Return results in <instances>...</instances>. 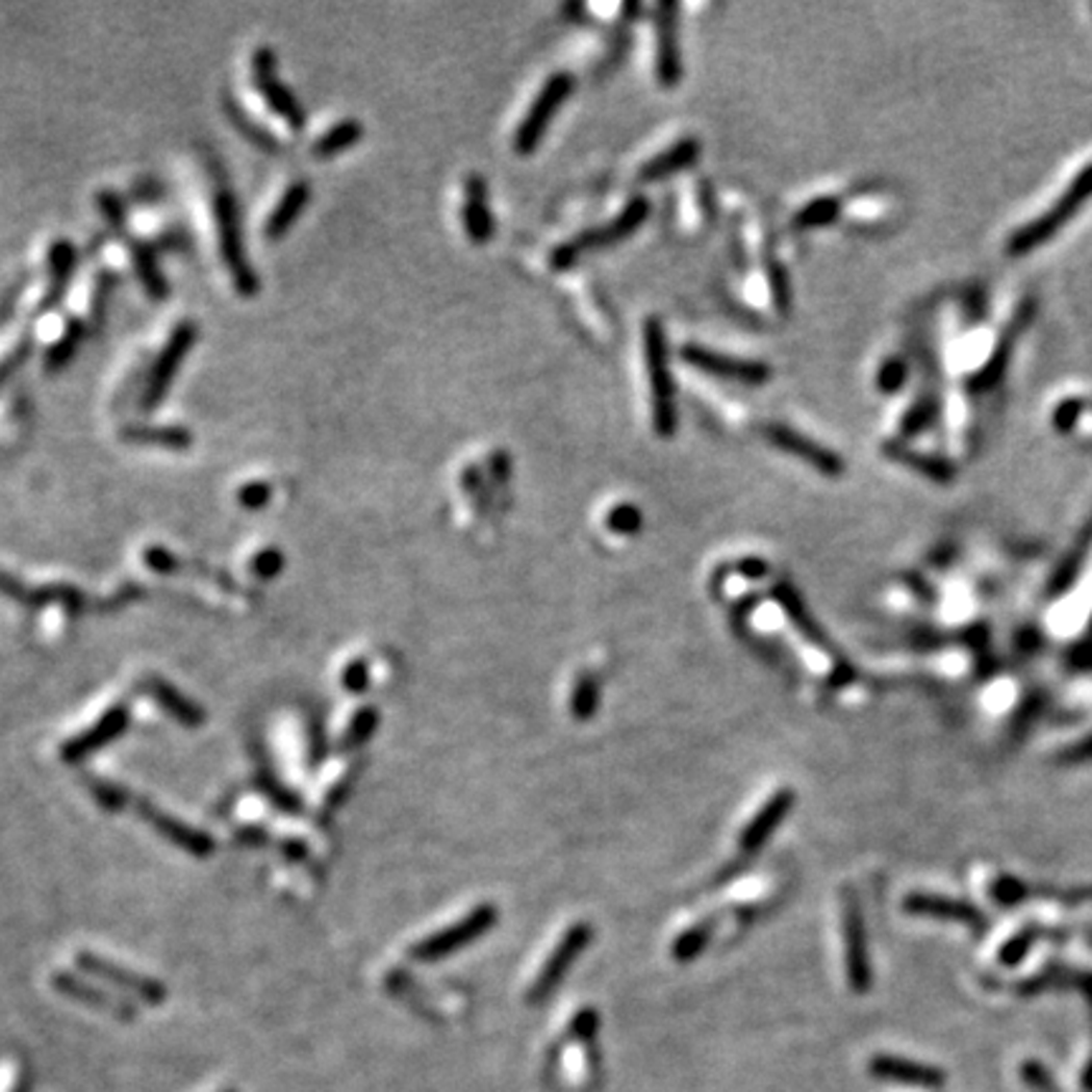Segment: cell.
I'll use <instances>...</instances> for the list:
<instances>
[{"mask_svg":"<svg viewBox=\"0 0 1092 1092\" xmlns=\"http://www.w3.org/2000/svg\"><path fill=\"white\" fill-rule=\"evenodd\" d=\"M642 345H645V367L647 380H651L653 430L658 438L668 440L678 430V410L676 385H672L670 372V350L660 319H645V324H642Z\"/></svg>","mask_w":1092,"mask_h":1092,"instance_id":"cell-1","label":"cell"},{"mask_svg":"<svg viewBox=\"0 0 1092 1092\" xmlns=\"http://www.w3.org/2000/svg\"><path fill=\"white\" fill-rule=\"evenodd\" d=\"M647 212H651V200L642 198V195H637V198L630 200V203L625 205V208L619 210L610 223H605V226H600V228L584 230V233L577 235V238L566 240V244L554 248L552 269L566 271V269H572V265L580 263L582 256L605 251V248L630 238V235H633L635 230L645 223Z\"/></svg>","mask_w":1092,"mask_h":1092,"instance_id":"cell-2","label":"cell"},{"mask_svg":"<svg viewBox=\"0 0 1092 1092\" xmlns=\"http://www.w3.org/2000/svg\"><path fill=\"white\" fill-rule=\"evenodd\" d=\"M1090 198H1092V162L1085 170H1080V175L1070 182V185H1067V191L1060 195L1058 203H1055L1052 208L1044 210L1040 218H1035L1032 223H1026L1024 228H1019L1017 233L1009 238L1007 251L1012 253V256H1024V253L1040 248L1044 240L1052 238V235L1058 233V230L1065 226V223L1070 221L1075 212H1080V208H1083Z\"/></svg>","mask_w":1092,"mask_h":1092,"instance_id":"cell-3","label":"cell"},{"mask_svg":"<svg viewBox=\"0 0 1092 1092\" xmlns=\"http://www.w3.org/2000/svg\"><path fill=\"white\" fill-rule=\"evenodd\" d=\"M572 92H575V76H572L569 71H557V74L549 76L547 84L541 86V92L536 94L529 111L524 115L522 124L516 127V134H513V150H516V155L527 157L531 152H536V147L541 145L549 127H552L554 117L559 115V109H562L566 99L572 97Z\"/></svg>","mask_w":1092,"mask_h":1092,"instance_id":"cell-4","label":"cell"},{"mask_svg":"<svg viewBox=\"0 0 1092 1092\" xmlns=\"http://www.w3.org/2000/svg\"><path fill=\"white\" fill-rule=\"evenodd\" d=\"M215 221L218 233H221V251L223 258H226L230 279H233L238 294L253 297V294L258 291V276L246 258L238 205H235V198L228 185H218L215 191Z\"/></svg>","mask_w":1092,"mask_h":1092,"instance_id":"cell-5","label":"cell"},{"mask_svg":"<svg viewBox=\"0 0 1092 1092\" xmlns=\"http://www.w3.org/2000/svg\"><path fill=\"white\" fill-rule=\"evenodd\" d=\"M496 920H499V911H496V906H491V903H486V906H478L474 913H468L465 918H460L458 923L448 925V929H442L435 936L425 938V941L417 943V946L412 948V956H415L417 961L446 959V956L456 954L458 948L468 946V943H474L481 936H486L488 931L496 925Z\"/></svg>","mask_w":1092,"mask_h":1092,"instance_id":"cell-6","label":"cell"},{"mask_svg":"<svg viewBox=\"0 0 1092 1092\" xmlns=\"http://www.w3.org/2000/svg\"><path fill=\"white\" fill-rule=\"evenodd\" d=\"M195 339H198V327H195V322L177 324L175 332L170 334L168 345H164L162 354H159L157 362L152 364L150 377H147L145 392H142V398H139L142 412H152L159 403H162V398L170 389V382H173L177 370H180L185 354L193 350Z\"/></svg>","mask_w":1092,"mask_h":1092,"instance_id":"cell-7","label":"cell"},{"mask_svg":"<svg viewBox=\"0 0 1092 1092\" xmlns=\"http://www.w3.org/2000/svg\"><path fill=\"white\" fill-rule=\"evenodd\" d=\"M683 362L690 364L693 370L704 372V375L718 377V380H731L741 382V385L759 387L766 380H771V367L769 364L759 362V359H743L734 357V354H723L716 350H708L701 345H686L681 350Z\"/></svg>","mask_w":1092,"mask_h":1092,"instance_id":"cell-8","label":"cell"},{"mask_svg":"<svg viewBox=\"0 0 1092 1092\" xmlns=\"http://www.w3.org/2000/svg\"><path fill=\"white\" fill-rule=\"evenodd\" d=\"M764 435L771 446L779 448L782 453H789V456L805 460V463L812 465L817 474H822L828 478H837L845 474V460H842L840 453L830 451V448H824L822 442L810 438V435L799 433V430L789 428V425L769 423L764 428Z\"/></svg>","mask_w":1092,"mask_h":1092,"instance_id":"cell-9","label":"cell"},{"mask_svg":"<svg viewBox=\"0 0 1092 1092\" xmlns=\"http://www.w3.org/2000/svg\"><path fill=\"white\" fill-rule=\"evenodd\" d=\"M842 936H845V966L847 982L858 994H865L872 984L870 956H867L865 920L860 903L853 890H845V906H842Z\"/></svg>","mask_w":1092,"mask_h":1092,"instance_id":"cell-10","label":"cell"},{"mask_svg":"<svg viewBox=\"0 0 1092 1092\" xmlns=\"http://www.w3.org/2000/svg\"><path fill=\"white\" fill-rule=\"evenodd\" d=\"M592 936H594V931L589 923H575L569 931H566V934L562 936V941H559L557 948H554V954L547 959V964L541 966L539 976L534 979V984H531L529 1001H541L544 996L552 994V989L566 976V971L572 969V964H575L584 948L592 943Z\"/></svg>","mask_w":1092,"mask_h":1092,"instance_id":"cell-11","label":"cell"},{"mask_svg":"<svg viewBox=\"0 0 1092 1092\" xmlns=\"http://www.w3.org/2000/svg\"><path fill=\"white\" fill-rule=\"evenodd\" d=\"M655 76L663 88H676L683 79L678 3H658L655 8Z\"/></svg>","mask_w":1092,"mask_h":1092,"instance_id":"cell-12","label":"cell"},{"mask_svg":"<svg viewBox=\"0 0 1092 1092\" xmlns=\"http://www.w3.org/2000/svg\"><path fill=\"white\" fill-rule=\"evenodd\" d=\"M253 79H256L258 92L263 94L271 109H274L294 132H301L306 124V111L301 109L297 97L276 79V56L274 51L265 49V46L253 53Z\"/></svg>","mask_w":1092,"mask_h":1092,"instance_id":"cell-13","label":"cell"},{"mask_svg":"<svg viewBox=\"0 0 1092 1092\" xmlns=\"http://www.w3.org/2000/svg\"><path fill=\"white\" fill-rule=\"evenodd\" d=\"M792 807H794L792 789H779L774 796H769V799L761 805V810L754 814L752 822H748L741 832L739 847L743 849V853H757V849L764 845L771 835H774L779 824L784 822V817L792 812Z\"/></svg>","mask_w":1092,"mask_h":1092,"instance_id":"cell-14","label":"cell"},{"mask_svg":"<svg viewBox=\"0 0 1092 1092\" xmlns=\"http://www.w3.org/2000/svg\"><path fill=\"white\" fill-rule=\"evenodd\" d=\"M463 226L476 246L488 244L493 238V212L491 205H488V182L476 173L465 177Z\"/></svg>","mask_w":1092,"mask_h":1092,"instance_id":"cell-15","label":"cell"},{"mask_svg":"<svg viewBox=\"0 0 1092 1092\" xmlns=\"http://www.w3.org/2000/svg\"><path fill=\"white\" fill-rule=\"evenodd\" d=\"M870 1072L875 1077L895 1080V1083L918 1085V1088H941L943 1072L938 1067L923 1065V1062H911L903 1058H890V1055H878L870 1060Z\"/></svg>","mask_w":1092,"mask_h":1092,"instance_id":"cell-16","label":"cell"},{"mask_svg":"<svg viewBox=\"0 0 1092 1092\" xmlns=\"http://www.w3.org/2000/svg\"><path fill=\"white\" fill-rule=\"evenodd\" d=\"M79 966H84L86 971L97 973V976H104L106 982L117 984V987L132 991V994L142 996L145 1001H152V1005H157V1001L164 999V989L159 987L157 982H152V979H145V976H137V973L127 971V969H120L117 964H109L106 959H99V956H92V954H81L79 956Z\"/></svg>","mask_w":1092,"mask_h":1092,"instance_id":"cell-17","label":"cell"},{"mask_svg":"<svg viewBox=\"0 0 1092 1092\" xmlns=\"http://www.w3.org/2000/svg\"><path fill=\"white\" fill-rule=\"evenodd\" d=\"M699 157H701V142L695 137H683V139H678L672 147H668V150L660 152V155L647 159V162L640 168V175L637 177H640V182H660V180H665V177L678 175L681 170L693 168V164L699 162Z\"/></svg>","mask_w":1092,"mask_h":1092,"instance_id":"cell-18","label":"cell"},{"mask_svg":"<svg viewBox=\"0 0 1092 1092\" xmlns=\"http://www.w3.org/2000/svg\"><path fill=\"white\" fill-rule=\"evenodd\" d=\"M124 726H127V711H124V706H115L109 713H106L102 721L92 726V731L79 734L76 739L64 743V759H69V761L84 759L86 754L97 752V748H102L106 741H111L115 736H120L124 731Z\"/></svg>","mask_w":1092,"mask_h":1092,"instance_id":"cell-19","label":"cell"},{"mask_svg":"<svg viewBox=\"0 0 1092 1092\" xmlns=\"http://www.w3.org/2000/svg\"><path fill=\"white\" fill-rule=\"evenodd\" d=\"M74 265H76L74 246H71L69 240H56V244L51 246V253H49L51 283H49V288H46L44 299H41L39 306H35V314H49L53 306H58V301H61L64 294H67L69 279H71V274H74Z\"/></svg>","mask_w":1092,"mask_h":1092,"instance_id":"cell-20","label":"cell"},{"mask_svg":"<svg viewBox=\"0 0 1092 1092\" xmlns=\"http://www.w3.org/2000/svg\"><path fill=\"white\" fill-rule=\"evenodd\" d=\"M309 198H311L309 180L294 182V185L286 191V195L281 198V203L276 205V210L269 215V223H265V238L279 240L281 235L294 226V221H297L301 212H304Z\"/></svg>","mask_w":1092,"mask_h":1092,"instance_id":"cell-21","label":"cell"},{"mask_svg":"<svg viewBox=\"0 0 1092 1092\" xmlns=\"http://www.w3.org/2000/svg\"><path fill=\"white\" fill-rule=\"evenodd\" d=\"M903 908H906V913H913V916L951 918V920H966V923H971V920L976 923L979 920L976 908L966 906V903H961V900L943 898V895L916 893V895H911V898H906Z\"/></svg>","mask_w":1092,"mask_h":1092,"instance_id":"cell-22","label":"cell"},{"mask_svg":"<svg viewBox=\"0 0 1092 1092\" xmlns=\"http://www.w3.org/2000/svg\"><path fill=\"white\" fill-rule=\"evenodd\" d=\"M139 814H145L147 822L155 824L162 835H168L170 840L177 842V845L187 847L195 855H208L212 849V842L208 840V837L200 835V832H195L191 828H185V824H180L173 817H164L162 812H157L155 807H150L147 802H139Z\"/></svg>","mask_w":1092,"mask_h":1092,"instance_id":"cell-23","label":"cell"},{"mask_svg":"<svg viewBox=\"0 0 1092 1092\" xmlns=\"http://www.w3.org/2000/svg\"><path fill=\"white\" fill-rule=\"evenodd\" d=\"M122 438L134 442V446H155V448H173V451H187L193 446V433L180 425H168V428H150V425H132L122 430Z\"/></svg>","mask_w":1092,"mask_h":1092,"instance_id":"cell-24","label":"cell"},{"mask_svg":"<svg viewBox=\"0 0 1092 1092\" xmlns=\"http://www.w3.org/2000/svg\"><path fill=\"white\" fill-rule=\"evenodd\" d=\"M774 600L779 602V607L784 610V615H787L792 623L796 625V630H799L802 635L810 637V640L814 642V645H828V640H824L822 630L817 628V623H814L810 610L805 607V602H802L799 594H796V589L792 587V584L787 582H779L774 587Z\"/></svg>","mask_w":1092,"mask_h":1092,"instance_id":"cell-25","label":"cell"},{"mask_svg":"<svg viewBox=\"0 0 1092 1092\" xmlns=\"http://www.w3.org/2000/svg\"><path fill=\"white\" fill-rule=\"evenodd\" d=\"M53 984H56L64 994L71 996V999H79V1001H84V1005H92V1007H102L106 1009V1012L117 1014V1017H122V1019L132 1017V1007L124 1005V1001L111 999L109 994H102V991L92 989L88 984L79 982V979L69 976V973H58V976L53 979Z\"/></svg>","mask_w":1092,"mask_h":1092,"instance_id":"cell-26","label":"cell"},{"mask_svg":"<svg viewBox=\"0 0 1092 1092\" xmlns=\"http://www.w3.org/2000/svg\"><path fill=\"white\" fill-rule=\"evenodd\" d=\"M362 134H364V127L357 120H345V122L334 124L327 134H322V137L314 142V147H311V155L314 157L339 155V152L350 150V147L357 145V142L362 139Z\"/></svg>","mask_w":1092,"mask_h":1092,"instance_id":"cell-27","label":"cell"},{"mask_svg":"<svg viewBox=\"0 0 1092 1092\" xmlns=\"http://www.w3.org/2000/svg\"><path fill=\"white\" fill-rule=\"evenodd\" d=\"M147 690H150V693L155 695L159 704H162L164 711L173 713L177 721H182V723H187V726H198L205 718V713L200 711V708L195 706V704H191V701H187L185 695L177 693V690L170 686V683L152 678L150 688H147Z\"/></svg>","mask_w":1092,"mask_h":1092,"instance_id":"cell-28","label":"cell"},{"mask_svg":"<svg viewBox=\"0 0 1092 1092\" xmlns=\"http://www.w3.org/2000/svg\"><path fill=\"white\" fill-rule=\"evenodd\" d=\"M132 258H134V265H137V274L142 283H145L147 294H150L152 299H164L168 297V281H164L162 271H159V265L155 261V253H152L150 246L139 244V240H132Z\"/></svg>","mask_w":1092,"mask_h":1092,"instance_id":"cell-29","label":"cell"},{"mask_svg":"<svg viewBox=\"0 0 1092 1092\" xmlns=\"http://www.w3.org/2000/svg\"><path fill=\"white\" fill-rule=\"evenodd\" d=\"M713 929H716V920H701L693 929L683 931V934L676 938V943H672V956H676V961L688 964V961L699 959L708 946V941H711Z\"/></svg>","mask_w":1092,"mask_h":1092,"instance_id":"cell-30","label":"cell"},{"mask_svg":"<svg viewBox=\"0 0 1092 1092\" xmlns=\"http://www.w3.org/2000/svg\"><path fill=\"white\" fill-rule=\"evenodd\" d=\"M600 704V681L592 672H582L572 690V716L577 721H589Z\"/></svg>","mask_w":1092,"mask_h":1092,"instance_id":"cell-31","label":"cell"},{"mask_svg":"<svg viewBox=\"0 0 1092 1092\" xmlns=\"http://www.w3.org/2000/svg\"><path fill=\"white\" fill-rule=\"evenodd\" d=\"M840 215V200L837 198H817L812 203H807L805 208L794 215V228L799 230H812V228H824L830 226L835 218Z\"/></svg>","mask_w":1092,"mask_h":1092,"instance_id":"cell-32","label":"cell"},{"mask_svg":"<svg viewBox=\"0 0 1092 1092\" xmlns=\"http://www.w3.org/2000/svg\"><path fill=\"white\" fill-rule=\"evenodd\" d=\"M228 115H230V120H233L235 127H238L240 132H244L246 137L253 142V145L261 147V150L265 152H279V142H276L274 134L265 132V129L258 127V124H253L251 117H248L246 111H240L233 102H228Z\"/></svg>","mask_w":1092,"mask_h":1092,"instance_id":"cell-33","label":"cell"},{"mask_svg":"<svg viewBox=\"0 0 1092 1092\" xmlns=\"http://www.w3.org/2000/svg\"><path fill=\"white\" fill-rule=\"evenodd\" d=\"M81 334H84V327H81V322H69L67 334H64L61 339H58L56 345L51 347L49 354H46V367H49L51 372L61 370L64 364H67L69 359L74 357L76 345H79V341H81Z\"/></svg>","mask_w":1092,"mask_h":1092,"instance_id":"cell-34","label":"cell"},{"mask_svg":"<svg viewBox=\"0 0 1092 1092\" xmlns=\"http://www.w3.org/2000/svg\"><path fill=\"white\" fill-rule=\"evenodd\" d=\"M607 529L619 536H635L642 529V513L633 504H619L607 513Z\"/></svg>","mask_w":1092,"mask_h":1092,"instance_id":"cell-35","label":"cell"},{"mask_svg":"<svg viewBox=\"0 0 1092 1092\" xmlns=\"http://www.w3.org/2000/svg\"><path fill=\"white\" fill-rule=\"evenodd\" d=\"M893 456L906 460L908 465H913V468L920 471L923 476L936 478V481H948V478H951V468H948V465L938 458L918 456V453H898V451H893Z\"/></svg>","mask_w":1092,"mask_h":1092,"instance_id":"cell-36","label":"cell"},{"mask_svg":"<svg viewBox=\"0 0 1092 1092\" xmlns=\"http://www.w3.org/2000/svg\"><path fill=\"white\" fill-rule=\"evenodd\" d=\"M906 377H908V370L900 359H885L881 372H878V387H881V392L885 395H893L903 387Z\"/></svg>","mask_w":1092,"mask_h":1092,"instance_id":"cell-37","label":"cell"},{"mask_svg":"<svg viewBox=\"0 0 1092 1092\" xmlns=\"http://www.w3.org/2000/svg\"><path fill=\"white\" fill-rule=\"evenodd\" d=\"M377 726V711L375 708H362V711L354 716V721L350 726V734H347L345 739V746H357V743H364L372 736V731H375Z\"/></svg>","mask_w":1092,"mask_h":1092,"instance_id":"cell-38","label":"cell"},{"mask_svg":"<svg viewBox=\"0 0 1092 1092\" xmlns=\"http://www.w3.org/2000/svg\"><path fill=\"white\" fill-rule=\"evenodd\" d=\"M931 417H934V405H931L929 400H920V403L913 405L911 410L906 412V417H903V423H900L903 435H906V438L918 435L920 430L931 423Z\"/></svg>","mask_w":1092,"mask_h":1092,"instance_id":"cell-39","label":"cell"},{"mask_svg":"<svg viewBox=\"0 0 1092 1092\" xmlns=\"http://www.w3.org/2000/svg\"><path fill=\"white\" fill-rule=\"evenodd\" d=\"M771 281V294H774V306L779 314H789L792 309V288H789V279L782 269H774L769 276Z\"/></svg>","mask_w":1092,"mask_h":1092,"instance_id":"cell-40","label":"cell"},{"mask_svg":"<svg viewBox=\"0 0 1092 1092\" xmlns=\"http://www.w3.org/2000/svg\"><path fill=\"white\" fill-rule=\"evenodd\" d=\"M28 354H31V336H26L23 341H18L16 350L8 352L3 357V362H0V385H3V382L8 380V377L14 375V372L21 367L23 362H26Z\"/></svg>","mask_w":1092,"mask_h":1092,"instance_id":"cell-41","label":"cell"},{"mask_svg":"<svg viewBox=\"0 0 1092 1092\" xmlns=\"http://www.w3.org/2000/svg\"><path fill=\"white\" fill-rule=\"evenodd\" d=\"M271 496V486L269 483H248V486H244L238 491V501L240 504L246 506V509H261V506H265V501H269Z\"/></svg>","mask_w":1092,"mask_h":1092,"instance_id":"cell-42","label":"cell"},{"mask_svg":"<svg viewBox=\"0 0 1092 1092\" xmlns=\"http://www.w3.org/2000/svg\"><path fill=\"white\" fill-rule=\"evenodd\" d=\"M99 210L109 218V223L115 228H124V205L120 203L115 193H102L99 195Z\"/></svg>","mask_w":1092,"mask_h":1092,"instance_id":"cell-43","label":"cell"},{"mask_svg":"<svg viewBox=\"0 0 1092 1092\" xmlns=\"http://www.w3.org/2000/svg\"><path fill=\"white\" fill-rule=\"evenodd\" d=\"M281 564H283L281 554L274 552V549H269V552L258 554L256 562H253V572H256L258 577H265V580H269V577H274L276 572L281 569Z\"/></svg>","mask_w":1092,"mask_h":1092,"instance_id":"cell-44","label":"cell"},{"mask_svg":"<svg viewBox=\"0 0 1092 1092\" xmlns=\"http://www.w3.org/2000/svg\"><path fill=\"white\" fill-rule=\"evenodd\" d=\"M572 1032H575L580 1040H589V1037L598 1032V1014H594V1009H582L575 1017V1022H572Z\"/></svg>","mask_w":1092,"mask_h":1092,"instance_id":"cell-45","label":"cell"},{"mask_svg":"<svg viewBox=\"0 0 1092 1092\" xmlns=\"http://www.w3.org/2000/svg\"><path fill=\"white\" fill-rule=\"evenodd\" d=\"M341 681H345V686L354 690V693L364 690V686H367V663H364V660H354L350 668L345 670Z\"/></svg>","mask_w":1092,"mask_h":1092,"instance_id":"cell-46","label":"cell"},{"mask_svg":"<svg viewBox=\"0 0 1092 1092\" xmlns=\"http://www.w3.org/2000/svg\"><path fill=\"white\" fill-rule=\"evenodd\" d=\"M736 572H739L741 577H746V580H764V577L769 575V564L759 557H748L736 564Z\"/></svg>","mask_w":1092,"mask_h":1092,"instance_id":"cell-47","label":"cell"},{"mask_svg":"<svg viewBox=\"0 0 1092 1092\" xmlns=\"http://www.w3.org/2000/svg\"><path fill=\"white\" fill-rule=\"evenodd\" d=\"M145 559H147V564L152 566V569L164 572V575H170V572H173L175 566H177V559L168 552V549H150V552L145 554Z\"/></svg>","mask_w":1092,"mask_h":1092,"instance_id":"cell-48","label":"cell"},{"mask_svg":"<svg viewBox=\"0 0 1092 1092\" xmlns=\"http://www.w3.org/2000/svg\"><path fill=\"white\" fill-rule=\"evenodd\" d=\"M23 281H26V276H23L21 281H16V286H10V288H8V294H5V299L0 301V327H3V324L10 319V314H14L16 301H18V294L23 291Z\"/></svg>","mask_w":1092,"mask_h":1092,"instance_id":"cell-49","label":"cell"},{"mask_svg":"<svg viewBox=\"0 0 1092 1092\" xmlns=\"http://www.w3.org/2000/svg\"><path fill=\"white\" fill-rule=\"evenodd\" d=\"M509 474H511L509 456H506V453H493V456H491V476L496 478V483H499V486L509 483Z\"/></svg>","mask_w":1092,"mask_h":1092,"instance_id":"cell-50","label":"cell"},{"mask_svg":"<svg viewBox=\"0 0 1092 1092\" xmlns=\"http://www.w3.org/2000/svg\"><path fill=\"white\" fill-rule=\"evenodd\" d=\"M1088 759H1092V736L1090 739H1085L1083 743H1077V746L1067 754V761H1088Z\"/></svg>","mask_w":1092,"mask_h":1092,"instance_id":"cell-51","label":"cell"},{"mask_svg":"<svg viewBox=\"0 0 1092 1092\" xmlns=\"http://www.w3.org/2000/svg\"><path fill=\"white\" fill-rule=\"evenodd\" d=\"M1085 1088H1088V1090H1092V1065H1090L1088 1075H1085Z\"/></svg>","mask_w":1092,"mask_h":1092,"instance_id":"cell-52","label":"cell"},{"mask_svg":"<svg viewBox=\"0 0 1092 1092\" xmlns=\"http://www.w3.org/2000/svg\"><path fill=\"white\" fill-rule=\"evenodd\" d=\"M223 1092H233V1090H223Z\"/></svg>","mask_w":1092,"mask_h":1092,"instance_id":"cell-53","label":"cell"}]
</instances>
